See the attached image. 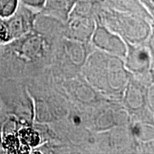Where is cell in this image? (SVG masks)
<instances>
[{"mask_svg": "<svg viewBox=\"0 0 154 154\" xmlns=\"http://www.w3.org/2000/svg\"><path fill=\"white\" fill-rule=\"evenodd\" d=\"M77 0H46L41 9L44 14L66 22Z\"/></svg>", "mask_w": 154, "mask_h": 154, "instance_id": "obj_2", "label": "cell"}, {"mask_svg": "<svg viewBox=\"0 0 154 154\" xmlns=\"http://www.w3.org/2000/svg\"><path fill=\"white\" fill-rule=\"evenodd\" d=\"M36 17L32 9L20 4L14 14L2 19L10 42L18 39L29 32L34 27Z\"/></svg>", "mask_w": 154, "mask_h": 154, "instance_id": "obj_1", "label": "cell"}, {"mask_svg": "<svg viewBox=\"0 0 154 154\" xmlns=\"http://www.w3.org/2000/svg\"><path fill=\"white\" fill-rule=\"evenodd\" d=\"M46 0H19L20 4L30 9H41L43 8Z\"/></svg>", "mask_w": 154, "mask_h": 154, "instance_id": "obj_4", "label": "cell"}, {"mask_svg": "<svg viewBox=\"0 0 154 154\" xmlns=\"http://www.w3.org/2000/svg\"><path fill=\"white\" fill-rule=\"evenodd\" d=\"M19 5V0H0V19H7L14 14Z\"/></svg>", "mask_w": 154, "mask_h": 154, "instance_id": "obj_3", "label": "cell"}, {"mask_svg": "<svg viewBox=\"0 0 154 154\" xmlns=\"http://www.w3.org/2000/svg\"><path fill=\"white\" fill-rule=\"evenodd\" d=\"M74 122L76 123V124H79V123H80V119L79 118L78 116H76L74 118Z\"/></svg>", "mask_w": 154, "mask_h": 154, "instance_id": "obj_5", "label": "cell"}]
</instances>
